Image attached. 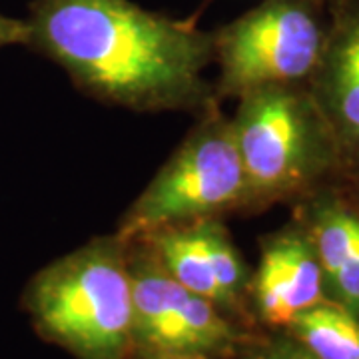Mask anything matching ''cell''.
Segmentation results:
<instances>
[{
  "label": "cell",
  "mask_w": 359,
  "mask_h": 359,
  "mask_svg": "<svg viewBox=\"0 0 359 359\" xmlns=\"http://www.w3.org/2000/svg\"><path fill=\"white\" fill-rule=\"evenodd\" d=\"M26 48L98 102L134 112H194L214 98L212 32L132 0H32Z\"/></svg>",
  "instance_id": "obj_1"
},
{
  "label": "cell",
  "mask_w": 359,
  "mask_h": 359,
  "mask_svg": "<svg viewBox=\"0 0 359 359\" xmlns=\"http://www.w3.org/2000/svg\"><path fill=\"white\" fill-rule=\"evenodd\" d=\"M20 306L34 332L76 359H134L130 240L96 236L26 283Z\"/></svg>",
  "instance_id": "obj_2"
},
{
  "label": "cell",
  "mask_w": 359,
  "mask_h": 359,
  "mask_svg": "<svg viewBox=\"0 0 359 359\" xmlns=\"http://www.w3.org/2000/svg\"><path fill=\"white\" fill-rule=\"evenodd\" d=\"M250 188V214L299 202L344 176L330 124L306 84H273L238 98L230 118Z\"/></svg>",
  "instance_id": "obj_3"
},
{
  "label": "cell",
  "mask_w": 359,
  "mask_h": 359,
  "mask_svg": "<svg viewBox=\"0 0 359 359\" xmlns=\"http://www.w3.org/2000/svg\"><path fill=\"white\" fill-rule=\"evenodd\" d=\"M196 116L194 128L120 218L114 231L122 238L136 240L178 224L250 214V188L230 118L218 100Z\"/></svg>",
  "instance_id": "obj_4"
},
{
  "label": "cell",
  "mask_w": 359,
  "mask_h": 359,
  "mask_svg": "<svg viewBox=\"0 0 359 359\" xmlns=\"http://www.w3.org/2000/svg\"><path fill=\"white\" fill-rule=\"evenodd\" d=\"M325 34V0H262L212 32L214 98L238 100L264 86L308 84Z\"/></svg>",
  "instance_id": "obj_5"
},
{
  "label": "cell",
  "mask_w": 359,
  "mask_h": 359,
  "mask_svg": "<svg viewBox=\"0 0 359 359\" xmlns=\"http://www.w3.org/2000/svg\"><path fill=\"white\" fill-rule=\"evenodd\" d=\"M130 278L134 359H230L254 337L245 323L176 282L140 238L130 240Z\"/></svg>",
  "instance_id": "obj_6"
},
{
  "label": "cell",
  "mask_w": 359,
  "mask_h": 359,
  "mask_svg": "<svg viewBox=\"0 0 359 359\" xmlns=\"http://www.w3.org/2000/svg\"><path fill=\"white\" fill-rule=\"evenodd\" d=\"M140 240L176 282L245 323L250 318L248 283L252 269L233 242L226 219L178 224L142 236Z\"/></svg>",
  "instance_id": "obj_7"
},
{
  "label": "cell",
  "mask_w": 359,
  "mask_h": 359,
  "mask_svg": "<svg viewBox=\"0 0 359 359\" xmlns=\"http://www.w3.org/2000/svg\"><path fill=\"white\" fill-rule=\"evenodd\" d=\"M325 299L320 259L308 230L292 219L259 242V262L248 283V309L262 325L285 332L311 306Z\"/></svg>",
  "instance_id": "obj_8"
},
{
  "label": "cell",
  "mask_w": 359,
  "mask_h": 359,
  "mask_svg": "<svg viewBox=\"0 0 359 359\" xmlns=\"http://www.w3.org/2000/svg\"><path fill=\"white\" fill-rule=\"evenodd\" d=\"M325 6L327 34L306 86L332 128L346 176L359 170V0Z\"/></svg>",
  "instance_id": "obj_9"
},
{
  "label": "cell",
  "mask_w": 359,
  "mask_h": 359,
  "mask_svg": "<svg viewBox=\"0 0 359 359\" xmlns=\"http://www.w3.org/2000/svg\"><path fill=\"white\" fill-rule=\"evenodd\" d=\"M320 259L325 297L359 318V214L335 186L295 202Z\"/></svg>",
  "instance_id": "obj_10"
},
{
  "label": "cell",
  "mask_w": 359,
  "mask_h": 359,
  "mask_svg": "<svg viewBox=\"0 0 359 359\" xmlns=\"http://www.w3.org/2000/svg\"><path fill=\"white\" fill-rule=\"evenodd\" d=\"M285 334L316 359H359V318L327 297L302 311Z\"/></svg>",
  "instance_id": "obj_11"
},
{
  "label": "cell",
  "mask_w": 359,
  "mask_h": 359,
  "mask_svg": "<svg viewBox=\"0 0 359 359\" xmlns=\"http://www.w3.org/2000/svg\"><path fill=\"white\" fill-rule=\"evenodd\" d=\"M238 355L242 359H316L285 332H278L269 337L254 335Z\"/></svg>",
  "instance_id": "obj_12"
},
{
  "label": "cell",
  "mask_w": 359,
  "mask_h": 359,
  "mask_svg": "<svg viewBox=\"0 0 359 359\" xmlns=\"http://www.w3.org/2000/svg\"><path fill=\"white\" fill-rule=\"evenodd\" d=\"M25 46L26 44V22L25 18H13L0 13V50L6 46Z\"/></svg>",
  "instance_id": "obj_13"
},
{
  "label": "cell",
  "mask_w": 359,
  "mask_h": 359,
  "mask_svg": "<svg viewBox=\"0 0 359 359\" xmlns=\"http://www.w3.org/2000/svg\"><path fill=\"white\" fill-rule=\"evenodd\" d=\"M335 188L341 192V196L347 200V204L351 205L359 214V170L346 174L344 178L339 180L337 184H334Z\"/></svg>",
  "instance_id": "obj_14"
},
{
  "label": "cell",
  "mask_w": 359,
  "mask_h": 359,
  "mask_svg": "<svg viewBox=\"0 0 359 359\" xmlns=\"http://www.w3.org/2000/svg\"><path fill=\"white\" fill-rule=\"evenodd\" d=\"M152 359H212V358H205V355H162V358H152Z\"/></svg>",
  "instance_id": "obj_15"
}]
</instances>
